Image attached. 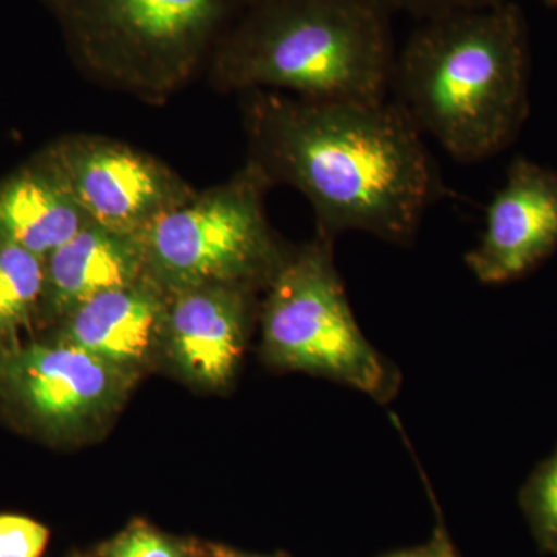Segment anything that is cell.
I'll return each instance as SVG.
<instances>
[{
    "label": "cell",
    "instance_id": "obj_1",
    "mask_svg": "<svg viewBox=\"0 0 557 557\" xmlns=\"http://www.w3.org/2000/svg\"><path fill=\"white\" fill-rule=\"evenodd\" d=\"M247 160L271 185L302 194L317 234L359 231L409 247L445 197L437 161L391 100L310 101L274 90L242 94Z\"/></svg>",
    "mask_w": 557,
    "mask_h": 557
},
{
    "label": "cell",
    "instance_id": "obj_2",
    "mask_svg": "<svg viewBox=\"0 0 557 557\" xmlns=\"http://www.w3.org/2000/svg\"><path fill=\"white\" fill-rule=\"evenodd\" d=\"M525 14L507 0L418 21L392 70L388 100L457 163L508 149L530 115Z\"/></svg>",
    "mask_w": 557,
    "mask_h": 557
},
{
    "label": "cell",
    "instance_id": "obj_3",
    "mask_svg": "<svg viewBox=\"0 0 557 557\" xmlns=\"http://www.w3.org/2000/svg\"><path fill=\"white\" fill-rule=\"evenodd\" d=\"M392 16L381 0H248L209 58V83L310 101H386L397 57Z\"/></svg>",
    "mask_w": 557,
    "mask_h": 557
},
{
    "label": "cell",
    "instance_id": "obj_4",
    "mask_svg": "<svg viewBox=\"0 0 557 557\" xmlns=\"http://www.w3.org/2000/svg\"><path fill=\"white\" fill-rule=\"evenodd\" d=\"M84 75L166 101L207 67L248 0H44Z\"/></svg>",
    "mask_w": 557,
    "mask_h": 557
},
{
    "label": "cell",
    "instance_id": "obj_5",
    "mask_svg": "<svg viewBox=\"0 0 557 557\" xmlns=\"http://www.w3.org/2000/svg\"><path fill=\"white\" fill-rule=\"evenodd\" d=\"M335 242L289 249L260 309L262 354L276 369L324 376L375 401L397 397V368L359 329L335 265Z\"/></svg>",
    "mask_w": 557,
    "mask_h": 557
},
{
    "label": "cell",
    "instance_id": "obj_6",
    "mask_svg": "<svg viewBox=\"0 0 557 557\" xmlns=\"http://www.w3.org/2000/svg\"><path fill=\"white\" fill-rule=\"evenodd\" d=\"M270 188L247 160L226 182L197 190L143 233L146 273L170 295L205 285L269 287L292 249L267 218Z\"/></svg>",
    "mask_w": 557,
    "mask_h": 557
},
{
    "label": "cell",
    "instance_id": "obj_7",
    "mask_svg": "<svg viewBox=\"0 0 557 557\" xmlns=\"http://www.w3.org/2000/svg\"><path fill=\"white\" fill-rule=\"evenodd\" d=\"M91 223L143 234L197 193L166 163L116 139L67 135L40 152Z\"/></svg>",
    "mask_w": 557,
    "mask_h": 557
},
{
    "label": "cell",
    "instance_id": "obj_8",
    "mask_svg": "<svg viewBox=\"0 0 557 557\" xmlns=\"http://www.w3.org/2000/svg\"><path fill=\"white\" fill-rule=\"evenodd\" d=\"M135 373L62 343L0 346V397L47 434L73 435L108 418Z\"/></svg>",
    "mask_w": 557,
    "mask_h": 557
},
{
    "label": "cell",
    "instance_id": "obj_9",
    "mask_svg": "<svg viewBox=\"0 0 557 557\" xmlns=\"http://www.w3.org/2000/svg\"><path fill=\"white\" fill-rule=\"evenodd\" d=\"M557 249V171L518 156L485 209V226L465 256L483 285L519 281Z\"/></svg>",
    "mask_w": 557,
    "mask_h": 557
},
{
    "label": "cell",
    "instance_id": "obj_10",
    "mask_svg": "<svg viewBox=\"0 0 557 557\" xmlns=\"http://www.w3.org/2000/svg\"><path fill=\"white\" fill-rule=\"evenodd\" d=\"M256 293L239 285L172 293L161 346L183 379L208 388L231 383L247 347Z\"/></svg>",
    "mask_w": 557,
    "mask_h": 557
},
{
    "label": "cell",
    "instance_id": "obj_11",
    "mask_svg": "<svg viewBox=\"0 0 557 557\" xmlns=\"http://www.w3.org/2000/svg\"><path fill=\"white\" fill-rule=\"evenodd\" d=\"M171 295L148 273L81 304L60 321L57 339L137 373L161 346Z\"/></svg>",
    "mask_w": 557,
    "mask_h": 557
},
{
    "label": "cell",
    "instance_id": "obj_12",
    "mask_svg": "<svg viewBox=\"0 0 557 557\" xmlns=\"http://www.w3.org/2000/svg\"><path fill=\"white\" fill-rule=\"evenodd\" d=\"M145 273L143 234L116 233L89 223L46 259L39 318L60 322L81 304Z\"/></svg>",
    "mask_w": 557,
    "mask_h": 557
},
{
    "label": "cell",
    "instance_id": "obj_13",
    "mask_svg": "<svg viewBox=\"0 0 557 557\" xmlns=\"http://www.w3.org/2000/svg\"><path fill=\"white\" fill-rule=\"evenodd\" d=\"M89 223L40 153L0 183V239L40 259L49 258Z\"/></svg>",
    "mask_w": 557,
    "mask_h": 557
},
{
    "label": "cell",
    "instance_id": "obj_14",
    "mask_svg": "<svg viewBox=\"0 0 557 557\" xmlns=\"http://www.w3.org/2000/svg\"><path fill=\"white\" fill-rule=\"evenodd\" d=\"M44 284L46 260L0 239V346L20 343L39 319Z\"/></svg>",
    "mask_w": 557,
    "mask_h": 557
},
{
    "label": "cell",
    "instance_id": "obj_15",
    "mask_svg": "<svg viewBox=\"0 0 557 557\" xmlns=\"http://www.w3.org/2000/svg\"><path fill=\"white\" fill-rule=\"evenodd\" d=\"M520 504L541 547L557 555V446L531 472L520 491Z\"/></svg>",
    "mask_w": 557,
    "mask_h": 557
},
{
    "label": "cell",
    "instance_id": "obj_16",
    "mask_svg": "<svg viewBox=\"0 0 557 557\" xmlns=\"http://www.w3.org/2000/svg\"><path fill=\"white\" fill-rule=\"evenodd\" d=\"M49 536V530L36 520L0 515V557H40Z\"/></svg>",
    "mask_w": 557,
    "mask_h": 557
},
{
    "label": "cell",
    "instance_id": "obj_17",
    "mask_svg": "<svg viewBox=\"0 0 557 557\" xmlns=\"http://www.w3.org/2000/svg\"><path fill=\"white\" fill-rule=\"evenodd\" d=\"M106 557H180V553L156 531L137 527L110 542Z\"/></svg>",
    "mask_w": 557,
    "mask_h": 557
},
{
    "label": "cell",
    "instance_id": "obj_18",
    "mask_svg": "<svg viewBox=\"0 0 557 557\" xmlns=\"http://www.w3.org/2000/svg\"><path fill=\"white\" fill-rule=\"evenodd\" d=\"M394 14H408L423 21L453 11L485 9L507 0H381Z\"/></svg>",
    "mask_w": 557,
    "mask_h": 557
},
{
    "label": "cell",
    "instance_id": "obj_19",
    "mask_svg": "<svg viewBox=\"0 0 557 557\" xmlns=\"http://www.w3.org/2000/svg\"><path fill=\"white\" fill-rule=\"evenodd\" d=\"M386 557H456V555L446 537L438 534L431 544L424 545V547L406 549V552L394 553Z\"/></svg>",
    "mask_w": 557,
    "mask_h": 557
},
{
    "label": "cell",
    "instance_id": "obj_20",
    "mask_svg": "<svg viewBox=\"0 0 557 557\" xmlns=\"http://www.w3.org/2000/svg\"><path fill=\"white\" fill-rule=\"evenodd\" d=\"M542 2H544V5H547L548 9L557 10V0H542Z\"/></svg>",
    "mask_w": 557,
    "mask_h": 557
},
{
    "label": "cell",
    "instance_id": "obj_21",
    "mask_svg": "<svg viewBox=\"0 0 557 557\" xmlns=\"http://www.w3.org/2000/svg\"><path fill=\"white\" fill-rule=\"evenodd\" d=\"M237 557H249V556H237Z\"/></svg>",
    "mask_w": 557,
    "mask_h": 557
}]
</instances>
